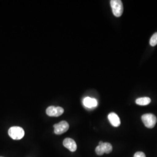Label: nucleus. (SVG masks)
<instances>
[{
    "instance_id": "6e6552de",
    "label": "nucleus",
    "mask_w": 157,
    "mask_h": 157,
    "mask_svg": "<svg viewBox=\"0 0 157 157\" xmlns=\"http://www.w3.org/2000/svg\"><path fill=\"white\" fill-rule=\"evenodd\" d=\"M109 122L114 127H118L121 124V120L118 115L114 112L110 113L108 116Z\"/></svg>"
},
{
    "instance_id": "0eeeda50",
    "label": "nucleus",
    "mask_w": 157,
    "mask_h": 157,
    "mask_svg": "<svg viewBox=\"0 0 157 157\" xmlns=\"http://www.w3.org/2000/svg\"><path fill=\"white\" fill-rule=\"evenodd\" d=\"M63 145L70 151L75 152L77 150V144L76 142L71 138H66L63 141Z\"/></svg>"
},
{
    "instance_id": "ddd939ff",
    "label": "nucleus",
    "mask_w": 157,
    "mask_h": 157,
    "mask_svg": "<svg viewBox=\"0 0 157 157\" xmlns=\"http://www.w3.org/2000/svg\"></svg>"
},
{
    "instance_id": "9d476101",
    "label": "nucleus",
    "mask_w": 157,
    "mask_h": 157,
    "mask_svg": "<svg viewBox=\"0 0 157 157\" xmlns=\"http://www.w3.org/2000/svg\"><path fill=\"white\" fill-rule=\"evenodd\" d=\"M151 102V99L149 97H140L137 98L136 100V103L139 105H141V106H144L148 105Z\"/></svg>"
},
{
    "instance_id": "423d86ee",
    "label": "nucleus",
    "mask_w": 157,
    "mask_h": 157,
    "mask_svg": "<svg viewBox=\"0 0 157 157\" xmlns=\"http://www.w3.org/2000/svg\"><path fill=\"white\" fill-rule=\"evenodd\" d=\"M64 112L63 108L61 107L50 106L46 109V113L49 117H58L61 116Z\"/></svg>"
},
{
    "instance_id": "9b49d317",
    "label": "nucleus",
    "mask_w": 157,
    "mask_h": 157,
    "mask_svg": "<svg viewBox=\"0 0 157 157\" xmlns=\"http://www.w3.org/2000/svg\"><path fill=\"white\" fill-rule=\"evenodd\" d=\"M150 45L154 47L157 44V32L155 33L152 36L150 40Z\"/></svg>"
},
{
    "instance_id": "7ed1b4c3",
    "label": "nucleus",
    "mask_w": 157,
    "mask_h": 157,
    "mask_svg": "<svg viewBox=\"0 0 157 157\" xmlns=\"http://www.w3.org/2000/svg\"><path fill=\"white\" fill-rule=\"evenodd\" d=\"M141 119L145 126L150 129L153 128L157 122V117L152 113H146L143 115L141 117Z\"/></svg>"
},
{
    "instance_id": "f257e3e1",
    "label": "nucleus",
    "mask_w": 157,
    "mask_h": 157,
    "mask_svg": "<svg viewBox=\"0 0 157 157\" xmlns=\"http://www.w3.org/2000/svg\"><path fill=\"white\" fill-rule=\"evenodd\" d=\"M8 135L13 140H19L22 139L25 136L24 130L19 126H13L8 130Z\"/></svg>"
},
{
    "instance_id": "1a4fd4ad",
    "label": "nucleus",
    "mask_w": 157,
    "mask_h": 157,
    "mask_svg": "<svg viewBox=\"0 0 157 157\" xmlns=\"http://www.w3.org/2000/svg\"><path fill=\"white\" fill-rule=\"evenodd\" d=\"M83 103L85 107L88 108H93L97 106L98 102L95 98H93L89 97L84 98L83 101Z\"/></svg>"
},
{
    "instance_id": "f03ea898",
    "label": "nucleus",
    "mask_w": 157,
    "mask_h": 157,
    "mask_svg": "<svg viewBox=\"0 0 157 157\" xmlns=\"http://www.w3.org/2000/svg\"><path fill=\"white\" fill-rule=\"evenodd\" d=\"M112 12L114 16L120 17L123 13L124 6L122 1L121 0H111L110 1Z\"/></svg>"
},
{
    "instance_id": "20e7f679",
    "label": "nucleus",
    "mask_w": 157,
    "mask_h": 157,
    "mask_svg": "<svg viewBox=\"0 0 157 157\" xmlns=\"http://www.w3.org/2000/svg\"><path fill=\"white\" fill-rule=\"evenodd\" d=\"M112 151V146L109 143L100 141L99 144L95 148V152L98 155H102L104 153L109 154Z\"/></svg>"
},
{
    "instance_id": "f8f14e48",
    "label": "nucleus",
    "mask_w": 157,
    "mask_h": 157,
    "mask_svg": "<svg viewBox=\"0 0 157 157\" xmlns=\"http://www.w3.org/2000/svg\"><path fill=\"white\" fill-rule=\"evenodd\" d=\"M133 157H146V155L144 152L141 151L136 152Z\"/></svg>"
},
{
    "instance_id": "39448f33",
    "label": "nucleus",
    "mask_w": 157,
    "mask_h": 157,
    "mask_svg": "<svg viewBox=\"0 0 157 157\" xmlns=\"http://www.w3.org/2000/svg\"><path fill=\"white\" fill-rule=\"evenodd\" d=\"M69 128V124L67 121H63L58 124H56L54 125V133L56 135H62L63 133L67 132Z\"/></svg>"
}]
</instances>
